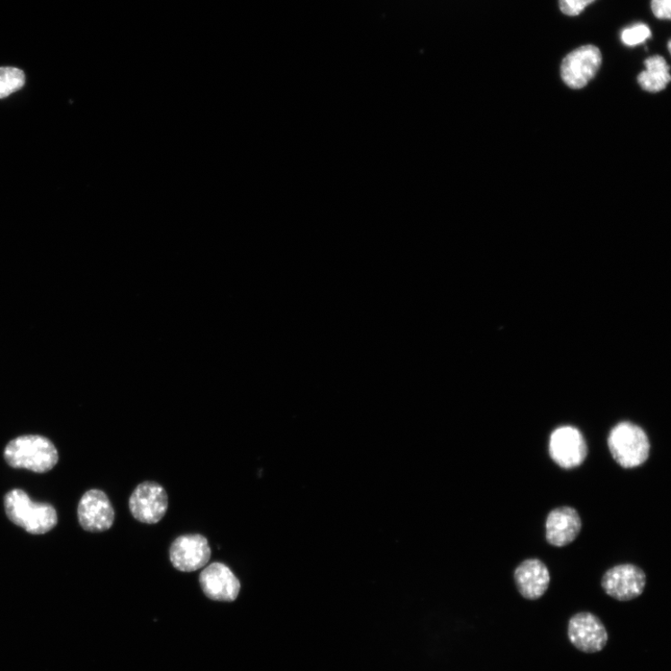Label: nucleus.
<instances>
[{
  "label": "nucleus",
  "mask_w": 671,
  "mask_h": 671,
  "mask_svg": "<svg viewBox=\"0 0 671 671\" xmlns=\"http://www.w3.org/2000/svg\"><path fill=\"white\" fill-rule=\"evenodd\" d=\"M4 458L13 468L43 474L57 464L59 455L51 440L39 435H28L13 439L5 447Z\"/></svg>",
  "instance_id": "f257e3e1"
},
{
  "label": "nucleus",
  "mask_w": 671,
  "mask_h": 671,
  "mask_svg": "<svg viewBox=\"0 0 671 671\" xmlns=\"http://www.w3.org/2000/svg\"><path fill=\"white\" fill-rule=\"evenodd\" d=\"M4 508L13 524L31 534H45L52 531L58 522L57 512L53 506L35 503L26 491L19 489L5 495Z\"/></svg>",
  "instance_id": "f03ea898"
},
{
  "label": "nucleus",
  "mask_w": 671,
  "mask_h": 671,
  "mask_svg": "<svg viewBox=\"0 0 671 671\" xmlns=\"http://www.w3.org/2000/svg\"><path fill=\"white\" fill-rule=\"evenodd\" d=\"M608 447L614 460L625 469L637 468L649 459L651 444L648 434L630 421L620 422L610 432Z\"/></svg>",
  "instance_id": "7ed1b4c3"
},
{
  "label": "nucleus",
  "mask_w": 671,
  "mask_h": 671,
  "mask_svg": "<svg viewBox=\"0 0 671 671\" xmlns=\"http://www.w3.org/2000/svg\"><path fill=\"white\" fill-rule=\"evenodd\" d=\"M603 62L598 47L585 45L569 53L562 61L561 78L571 89H581L596 76Z\"/></svg>",
  "instance_id": "20e7f679"
},
{
  "label": "nucleus",
  "mask_w": 671,
  "mask_h": 671,
  "mask_svg": "<svg viewBox=\"0 0 671 671\" xmlns=\"http://www.w3.org/2000/svg\"><path fill=\"white\" fill-rule=\"evenodd\" d=\"M568 638L577 649L587 654L603 651L609 640L602 620L589 612H581L570 617Z\"/></svg>",
  "instance_id": "39448f33"
},
{
  "label": "nucleus",
  "mask_w": 671,
  "mask_h": 671,
  "mask_svg": "<svg viewBox=\"0 0 671 671\" xmlns=\"http://www.w3.org/2000/svg\"><path fill=\"white\" fill-rule=\"evenodd\" d=\"M168 495L157 482L146 481L133 491L129 500L132 516L141 524L156 525L168 510Z\"/></svg>",
  "instance_id": "423d86ee"
},
{
  "label": "nucleus",
  "mask_w": 671,
  "mask_h": 671,
  "mask_svg": "<svg viewBox=\"0 0 671 671\" xmlns=\"http://www.w3.org/2000/svg\"><path fill=\"white\" fill-rule=\"evenodd\" d=\"M605 593L619 602L639 598L646 587L644 570L634 564H620L609 569L602 579Z\"/></svg>",
  "instance_id": "0eeeda50"
},
{
  "label": "nucleus",
  "mask_w": 671,
  "mask_h": 671,
  "mask_svg": "<svg viewBox=\"0 0 671 671\" xmlns=\"http://www.w3.org/2000/svg\"><path fill=\"white\" fill-rule=\"evenodd\" d=\"M549 450L553 462L563 469L581 466L588 455L583 434L573 427H561L553 431Z\"/></svg>",
  "instance_id": "6e6552de"
},
{
  "label": "nucleus",
  "mask_w": 671,
  "mask_h": 671,
  "mask_svg": "<svg viewBox=\"0 0 671 671\" xmlns=\"http://www.w3.org/2000/svg\"><path fill=\"white\" fill-rule=\"evenodd\" d=\"M170 561L183 573H192L207 566L211 558L208 540L201 534H185L170 546Z\"/></svg>",
  "instance_id": "1a4fd4ad"
},
{
  "label": "nucleus",
  "mask_w": 671,
  "mask_h": 671,
  "mask_svg": "<svg viewBox=\"0 0 671 671\" xmlns=\"http://www.w3.org/2000/svg\"><path fill=\"white\" fill-rule=\"evenodd\" d=\"M78 518L84 530L103 533L110 530L115 520V512L108 495L99 490H88L78 507Z\"/></svg>",
  "instance_id": "9d476101"
},
{
  "label": "nucleus",
  "mask_w": 671,
  "mask_h": 671,
  "mask_svg": "<svg viewBox=\"0 0 671 671\" xmlns=\"http://www.w3.org/2000/svg\"><path fill=\"white\" fill-rule=\"evenodd\" d=\"M200 585L207 598L216 602H234L241 590V583L233 570L221 562H214L204 569Z\"/></svg>",
  "instance_id": "9b49d317"
},
{
  "label": "nucleus",
  "mask_w": 671,
  "mask_h": 671,
  "mask_svg": "<svg viewBox=\"0 0 671 671\" xmlns=\"http://www.w3.org/2000/svg\"><path fill=\"white\" fill-rule=\"evenodd\" d=\"M582 526L581 516L576 508L570 507L557 508L546 517V541L556 548H563L578 537Z\"/></svg>",
  "instance_id": "f8f14e48"
},
{
  "label": "nucleus",
  "mask_w": 671,
  "mask_h": 671,
  "mask_svg": "<svg viewBox=\"0 0 671 671\" xmlns=\"http://www.w3.org/2000/svg\"><path fill=\"white\" fill-rule=\"evenodd\" d=\"M514 579L525 599L536 601L548 591L552 578L549 568L542 561L528 559L516 567Z\"/></svg>",
  "instance_id": "ddd939ff"
},
{
  "label": "nucleus",
  "mask_w": 671,
  "mask_h": 671,
  "mask_svg": "<svg viewBox=\"0 0 671 671\" xmlns=\"http://www.w3.org/2000/svg\"><path fill=\"white\" fill-rule=\"evenodd\" d=\"M646 70L638 76L640 87L650 93L664 90L670 82L669 66L660 56L649 57L644 62Z\"/></svg>",
  "instance_id": "4468645a"
},
{
  "label": "nucleus",
  "mask_w": 671,
  "mask_h": 671,
  "mask_svg": "<svg viewBox=\"0 0 671 671\" xmlns=\"http://www.w3.org/2000/svg\"><path fill=\"white\" fill-rule=\"evenodd\" d=\"M26 84V74L13 66L0 67V99L20 91Z\"/></svg>",
  "instance_id": "2eb2a0df"
},
{
  "label": "nucleus",
  "mask_w": 671,
  "mask_h": 671,
  "mask_svg": "<svg viewBox=\"0 0 671 671\" xmlns=\"http://www.w3.org/2000/svg\"><path fill=\"white\" fill-rule=\"evenodd\" d=\"M651 35V31L646 24L637 23L635 26L626 29L621 34V40L628 46H637L649 40Z\"/></svg>",
  "instance_id": "dca6fc26"
},
{
  "label": "nucleus",
  "mask_w": 671,
  "mask_h": 671,
  "mask_svg": "<svg viewBox=\"0 0 671 671\" xmlns=\"http://www.w3.org/2000/svg\"><path fill=\"white\" fill-rule=\"evenodd\" d=\"M594 2L596 0H559V5L564 14L577 16Z\"/></svg>",
  "instance_id": "f3484780"
},
{
  "label": "nucleus",
  "mask_w": 671,
  "mask_h": 671,
  "mask_svg": "<svg viewBox=\"0 0 671 671\" xmlns=\"http://www.w3.org/2000/svg\"><path fill=\"white\" fill-rule=\"evenodd\" d=\"M651 7L657 18H671V0H652Z\"/></svg>",
  "instance_id": "a211bd4d"
},
{
  "label": "nucleus",
  "mask_w": 671,
  "mask_h": 671,
  "mask_svg": "<svg viewBox=\"0 0 671 671\" xmlns=\"http://www.w3.org/2000/svg\"><path fill=\"white\" fill-rule=\"evenodd\" d=\"M667 47H668V51L670 53V41H668V46Z\"/></svg>",
  "instance_id": "6ab92c4d"
}]
</instances>
